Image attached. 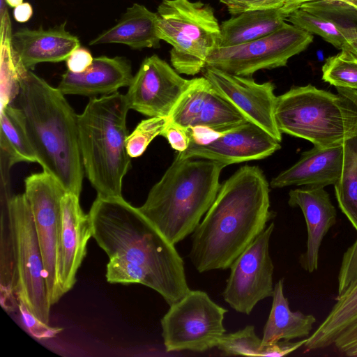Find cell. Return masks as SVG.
Listing matches in <instances>:
<instances>
[{
    "instance_id": "obj_1",
    "label": "cell",
    "mask_w": 357,
    "mask_h": 357,
    "mask_svg": "<svg viewBox=\"0 0 357 357\" xmlns=\"http://www.w3.org/2000/svg\"><path fill=\"white\" fill-rule=\"evenodd\" d=\"M270 184L258 166L241 167L221 183L192 234L190 259L199 273L230 268L273 218Z\"/></svg>"
},
{
    "instance_id": "obj_2",
    "label": "cell",
    "mask_w": 357,
    "mask_h": 357,
    "mask_svg": "<svg viewBox=\"0 0 357 357\" xmlns=\"http://www.w3.org/2000/svg\"><path fill=\"white\" fill-rule=\"evenodd\" d=\"M92 237L109 259L135 265L142 272L146 287L169 305L190 289L184 262L175 245L123 197L98 196L89 212Z\"/></svg>"
},
{
    "instance_id": "obj_3",
    "label": "cell",
    "mask_w": 357,
    "mask_h": 357,
    "mask_svg": "<svg viewBox=\"0 0 357 357\" xmlns=\"http://www.w3.org/2000/svg\"><path fill=\"white\" fill-rule=\"evenodd\" d=\"M64 96L58 88L22 67L13 105L22 114L37 162L67 192L79 196L85 173L77 114Z\"/></svg>"
},
{
    "instance_id": "obj_4",
    "label": "cell",
    "mask_w": 357,
    "mask_h": 357,
    "mask_svg": "<svg viewBox=\"0 0 357 357\" xmlns=\"http://www.w3.org/2000/svg\"><path fill=\"white\" fill-rule=\"evenodd\" d=\"M225 167L213 160L176 156L138 208L176 245L193 233L211 207Z\"/></svg>"
},
{
    "instance_id": "obj_5",
    "label": "cell",
    "mask_w": 357,
    "mask_h": 357,
    "mask_svg": "<svg viewBox=\"0 0 357 357\" xmlns=\"http://www.w3.org/2000/svg\"><path fill=\"white\" fill-rule=\"evenodd\" d=\"M130 108L125 94L91 97L77 115L84 173L97 195L123 197V179L130 167L126 149V119Z\"/></svg>"
},
{
    "instance_id": "obj_6",
    "label": "cell",
    "mask_w": 357,
    "mask_h": 357,
    "mask_svg": "<svg viewBox=\"0 0 357 357\" xmlns=\"http://www.w3.org/2000/svg\"><path fill=\"white\" fill-rule=\"evenodd\" d=\"M275 119L278 130L314 146L343 144L357 137V105L348 97L308 84L277 96Z\"/></svg>"
},
{
    "instance_id": "obj_7",
    "label": "cell",
    "mask_w": 357,
    "mask_h": 357,
    "mask_svg": "<svg viewBox=\"0 0 357 357\" xmlns=\"http://www.w3.org/2000/svg\"><path fill=\"white\" fill-rule=\"evenodd\" d=\"M156 13L158 36L172 46V67L187 75L202 72L221 40L213 9L202 1L162 0Z\"/></svg>"
},
{
    "instance_id": "obj_8",
    "label": "cell",
    "mask_w": 357,
    "mask_h": 357,
    "mask_svg": "<svg viewBox=\"0 0 357 357\" xmlns=\"http://www.w3.org/2000/svg\"><path fill=\"white\" fill-rule=\"evenodd\" d=\"M6 208L19 301L38 319L49 324L52 305L35 223L24 193L10 197Z\"/></svg>"
},
{
    "instance_id": "obj_9",
    "label": "cell",
    "mask_w": 357,
    "mask_h": 357,
    "mask_svg": "<svg viewBox=\"0 0 357 357\" xmlns=\"http://www.w3.org/2000/svg\"><path fill=\"white\" fill-rule=\"evenodd\" d=\"M169 306L160 321L167 352H204L218 346L226 332L223 320L227 310L207 293L190 290Z\"/></svg>"
},
{
    "instance_id": "obj_10",
    "label": "cell",
    "mask_w": 357,
    "mask_h": 357,
    "mask_svg": "<svg viewBox=\"0 0 357 357\" xmlns=\"http://www.w3.org/2000/svg\"><path fill=\"white\" fill-rule=\"evenodd\" d=\"M313 36L291 24L255 40L218 47L208 56L207 66L236 75L251 77L260 70L287 66L289 59L304 51Z\"/></svg>"
},
{
    "instance_id": "obj_11",
    "label": "cell",
    "mask_w": 357,
    "mask_h": 357,
    "mask_svg": "<svg viewBox=\"0 0 357 357\" xmlns=\"http://www.w3.org/2000/svg\"><path fill=\"white\" fill-rule=\"evenodd\" d=\"M24 188L35 223L49 299L52 305L61 298L56 284V253L61 200L67 191L57 179L45 171L27 176Z\"/></svg>"
},
{
    "instance_id": "obj_12",
    "label": "cell",
    "mask_w": 357,
    "mask_h": 357,
    "mask_svg": "<svg viewBox=\"0 0 357 357\" xmlns=\"http://www.w3.org/2000/svg\"><path fill=\"white\" fill-rule=\"evenodd\" d=\"M274 227V223H271L229 268L222 296L239 313L250 314L259 301L273 296L274 266L269 243Z\"/></svg>"
},
{
    "instance_id": "obj_13",
    "label": "cell",
    "mask_w": 357,
    "mask_h": 357,
    "mask_svg": "<svg viewBox=\"0 0 357 357\" xmlns=\"http://www.w3.org/2000/svg\"><path fill=\"white\" fill-rule=\"evenodd\" d=\"M190 82L153 54L143 60L125 95L130 109L149 117H169Z\"/></svg>"
},
{
    "instance_id": "obj_14",
    "label": "cell",
    "mask_w": 357,
    "mask_h": 357,
    "mask_svg": "<svg viewBox=\"0 0 357 357\" xmlns=\"http://www.w3.org/2000/svg\"><path fill=\"white\" fill-rule=\"evenodd\" d=\"M202 72L247 121L256 124L281 142L282 133L275 119L277 96L273 82L258 83L250 77L236 75L207 66Z\"/></svg>"
},
{
    "instance_id": "obj_15",
    "label": "cell",
    "mask_w": 357,
    "mask_h": 357,
    "mask_svg": "<svg viewBox=\"0 0 357 357\" xmlns=\"http://www.w3.org/2000/svg\"><path fill=\"white\" fill-rule=\"evenodd\" d=\"M280 148V142L273 136L256 124L246 121L220 132L206 144H198L190 139L188 148L176 156L181 159L203 158L227 166L264 159Z\"/></svg>"
},
{
    "instance_id": "obj_16",
    "label": "cell",
    "mask_w": 357,
    "mask_h": 357,
    "mask_svg": "<svg viewBox=\"0 0 357 357\" xmlns=\"http://www.w3.org/2000/svg\"><path fill=\"white\" fill-rule=\"evenodd\" d=\"M169 118L185 129L204 127L217 132L247 121L204 76L190 79Z\"/></svg>"
},
{
    "instance_id": "obj_17",
    "label": "cell",
    "mask_w": 357,
    "mask_h": 357,
    "mask_svg": "<svg viewBox=\"0 0 357 357\" xmlns=\"http://www.w3.org/2000/svg\"><path fill=\"white\" fill-rule=\"evenodd\" d=\"M91 237L90 217L82 211L79 196L66 192L61 200L56 253V284L61 298L76 282V275L86 255L87 243Z\"/></svg>"
},
{
    "instance_id": "obj_18",
    "label": "cell",
    "mask_w": 357,
    "mask_h": 357,
    "mask_svg": "<svg viewBox=\"0 0 357 357\" xmlns=\"http://www.w3.org/2000/svg\"><path fill=\"white\" fill-rule=\"evenodd\" d=\"M66 22L44 29L23 28L12 33L10 44L15 58L27 70L41 63L66 61L80 47L79 38L66 28Z\"/></svg>"
},
{
    "instance_id": "obj_19",
    "label": "cell",
    "mask_w": 357,
    "mask_h": 357,
    "mask_svg": "<svg viewBox=\"0 0 357 357\" xmlns=\"http://www.w3.org/2000/svg\"><path fill=\"white\" fill-rule=\"evenodd\" d=\"M288 204L299 207L306 222L307 238L305 252L300 257L302 267L308 273L318 268L321 242L335 224L337 213L329 194L323 188H305L291 190Z\"/></svg>"
},
{
    "instance_id": "obj_20",
    "label": "cell",
    "mask_w": 357,
    "mask_h": 357,
    "mask_svg": "<svg viewBox=\"0 0 357 357\" xmlns=\"http://www.w3.org/2000/svg\"><path fill=\"white\" fill-rule=\"evenodd\" d=\"M132 77L131 63L126 58L99 56L82 73L67 70L57 88L63 95L107 96L129 86Z\"/></svg>"
},
{
    "instance_id": "obj_21",
    "label": "cell",
    "mask_w": 357,
    "mask_h": 357,
    "mask_svg": "<svg viewBox=\"0 0 357 357\" xmlns=\"http://www.w3.org/2000/svg\"><path fill=\"white\" fill-rule=\"evenodd\" d=\"M343 157V144L329 147L314 146L303 153L294 165L273 177L270 186L282 188L305 185L324 188L335 185L342 173Z\"/></svg>"
},
{
    "instance_id": "obj_22",
    "label": "cell",
    "mask_w": 357,
    "mask_h": 357,
    "mask_svg": "<svg viewBox=\"0 0 357 357\" xmlns=\"http://www.w3.org/2000/svg\"><path fill=\"white\" fill-rule=\"evenodd\" d=\"M158 15L139 3H133L118 22L92 39L89 45L120 43L135 50L159 48Z\"/></svg>"
},
{
    "instance_id": "obj_23",
    "label": "cell",
    "mask_w": 357,
    "mask_h": 357,
    "mask_svg": "<svg viewBox=\"0 0 357 357\" xmlns=\"http://www.w3.org/2000/svg\"><path fill=\"white\" fill-rule=\"evenodd\" d=\"M287 15L282 8L247 11L220 24L219 47L247 43L266 36L282 27Z\"/></svg>"
},
{
    "instance_id": "obj_24",
    "label": "cell",
    "mask_w": 357,
    "mask_h": 357,
    "mask_svg": "<svg viewBox=\"0 0 357 357\" xmlns=\"http://www.w3.org/2000/svg\"><path fill=\"white\" fill-rule=\"evenodd\" d=\"M271 310L264 327L262 345L280 340H291L310 336L316 318L300 311H291L284 294V280L274 285Z\"/></svg>"
},
{
    "instance_id": "obj_25",
    "label": "cell",
    "mask_w": 357,
    "mask_h": 357,
    "mask_svg": "<svg viewBox=\"0 0 357 357\" xmlns=\"http://www.w3.org/2000/svg\"><path fill=\"white\" fill-rule=\"evenodd\" d=\"M0 116L1 173L9 175L15 163L37 162V158L20 109L12 103L1 105Z\"/></svg>"
},
{
    "instance_id": "obj_26",
    "label": "cell",
    "mask_w": 357,
    "mask_h": 357,
    "mask_svg": "<svg viewBox=\"0 0 357 357\" xmlns=\"http://www.w3.org/2000/svg\"><path fill=\"white\" fill-rule=\"evenodd\" d=\"M335 301L326 319L306 338L304 347L307 351L333 346L338 336L357 320V278Z\"/></svg>"
},
{
    "instance_id": "obj_27",
    "label": "cell",
    "mask_w": 357,
    "mask_h": 357,
    "mask_svg": "<svg viewBox=\"0 0 357 357\" xmlns=\"http://www.w3.org/2000/svg\"><path fill=\"white\" fill-rule=\"evenodd\" d=\"M342 173L334 185L339 208L357 231V137L343 144Z\"/></svg>"
},
{
    "instance_id": "obj_28",
    "label": "cell",
    "mask_w": 357,
    "mask_h": 357,
    "mask_svg": "<svg viewBox=\"0 0 357 357\" xmlns=\"http://www.w3.org/2000/svg\"><path fill=\"white\" fill-rule=\"evenodd\" d=\"M286 21L308 33L320 36L340 50H342L347 42L353 29L342 27L330 20L315 15L300 8L290 13Z\"/></svg>"
},
{
    "instance_id": "obj_29",
    "label": "cell",
    "mask_w": 357,
    "mask_h": 357,
    "mask_svg": "<svg viewBox=\"0 0 357 357\" xmlns=\"http://www.w3.org/2000/svg\"><path fill=\"white\" fill-rule=\"evenodd\" d=\"M322 79L340 88L357 90V58L342 50L328 57L321 68Z\"/></svg>"
},
{
    "instance_id": "obj_30",
    "label": "cell",
    "mask_w": 357,
    "mask_h": 357,
    "mask_svg": "<svg viewBox=\"0 0 357 357\" xmlns=\"http://www.w3.org/2000/svg\"><path fill=\"white\" fill-rule=\"evenodd\" d=\"M217 347L227 356H261L262 340L256 334L254 326L247 325L238 331L225 333Z\"/></svg>"
},
{
    "instance_id": "obj_31",
    "label": "cell",
    "mask_w": 357,
    "mask_h": 357,
    "mask_svg": "<svg viewBox=\"0 0 357 357\" xmlns=\"http://www.w3.org/2000/svg\"><path fill=\"white\" fill-rule=\"evenodd\" d=\"M169 117L153 116L140 121L126 139V149L130 158L141 156L149 144L161 135Z\"/></svg>"
},
{
    "instance_id": "obj_32",
    "label": "cell",
    "mask_w": 357,
    "mask_h": 357,
    "mask_svg": "<svg viewBox=\"0 0 357 357\" xmlns=\"http://www.w3.org/2000/svg\"><path fill=\"white\" fill-rule=\"evenodd\" d=\"M22 322L29 333L38 339H48L60 333L63 328L50 326L34 315L21 301L18 303Z\"/></svg>"
},
{
    "instance_id": "obj_33",
    "label": "cell",
    "mask_w": 357,
    "mask_h": 357,
    "mask_svg": "<svg viewBox=\"0 0 357 357\" xmlns=\"http://www.w3.org/2000/svg\"><path fill=\"white\" fill-rule=\"evenodd\" d=\"M225 4L232 16L257 10L279 8L283 6V0H219Z\"/></svg>"
},
{
    "instance_id": "obj_34",
    "label": "cell",
    "mask_w": 357,
    "mask_h": 357,
    "mask_svg": "<svg viewBox=\"0 0 357 357\" xmlns=\"http://www.w3.org/2000/svg\"><path fill=\"white\" fill-rule=\"evenodd\" d=\"M161 136L165 137L172 148L178 153L185 151L190 143L188 130L173 121L170 118Z\"/></svg>"
},
{
    "instance_id": "obj_35",
    "label": "cell",
    "mask_w": 357,
    "mask_h": 357,
    "mask_svg": "<svg viewBox=\"0 0 357 357\" xmlns=\"http://www.w3.org/2000/svg\"><path fill=\"white\" fill-rule=\"evenodd\" d=\"M333 346L347 356H357V320L338 336Z\"/></svg>"
},
{
    "instance_id": "obj_36",
    "label": "cell",
    "mask_w": 357,
    "mask_h": 357,
    "mask_svg": "<svg viewBox=\"0 0 357 357\" xmlns=\"http://www.w3.org/2000/svg\"><path fill=\"white\" fill-rule=\"evenodd\" d=\"M306 338L298 342L282 340L272 344L262 345L261 356H284L304 346Z\"/></svg>"
},
{
    "instance_id": "obj_37",
    "label": "cell",
    "mask_w": 357,
    "mask_h": 357,
    "mask_svg": "<svg viewBox=\"0 0 357 357\" xmlns=\"http://www.w3.org/2000/svg\"><path fill=\"white\" fill-rule=\"evenodd\" d=\"M93 58L85 47L75 49L66 60L68 70L73 73H82L92 63Z\"/></svg>"
},
{
    "instance_id": "obj_38",
    "label": "cell",
    "mask_w": 357,
    "mask_h": 357,
    "mask_svg": "<svg viewBox=\"0 0 357 357\" xmlns=\"http://www.w3.org/2000/svg\"><path fill=\"white\" fill-rule=\"evenodd\" d=\"M33 15L32 6L28 2H23L20 6L14 8V19L20 23H24L29 20Z\"/></svg>"
},
{
    "instance_id": "obj_39",
    "label": "cell",
    "mask_w": 357,
    "mask_h": 357,
    "mask_svg": "<svg viewBox=\"0 0 357 357\" xmlns=\"http://www.w3.org/2000/svg\"><path fill=\"white\" fill-rule=\"evenodd\" d=\"M341 50L346 51L357 58V27L351 29L349 38Z\"/></svg>"
},
{
    "instance_id": "obj_40",
    "label": "cell",
    "mask_w": 357,
    "mask_h": 357,
    "mask_svg": "<svg viewBox=\"0 0 357 357\" xmlns=\"http://www.w3.org/2000/svg\"><path fill=\"white\" fill-rule=\"evenodd\" d=\"M336 89L339 93L348 97L357 105V90L340 87H337ZM350 247L352 250L357 251V238Z\"/></svg>"
},
{
    "instance_id": "obj_41",
    "label": "cell",
    "mask_w": 357,
    "mask_h": 357,
    "mask_svg": "<svg viewBox=\"0 0 357 357\" xmlns=\"http://www.w3.org/2000/svg\"><path fill=\"white\" fill-rule=\"evenodd\" d=\"M6 3L10 7L15 8L23 3V0H1V7Z\"/></svg>"
}]
</instances>
